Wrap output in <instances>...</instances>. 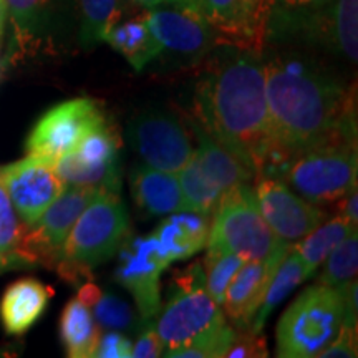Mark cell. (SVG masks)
I'll return each mask as SVG.
<instances>
[{
  "label": "cell",
  "instance_id": "cell-13",
  "mask_svg": "<svg viewBox=\"0 0 358 358\" xmlns=\"http://www.w3.org/2000/svg\"><path fill=\"white\" fill-rule=\"evenodd\" d=\"M169 259L153 234L133 237L120 245L115 279L136 302L143 320H155L161 308V274Z\"/></svg>",
  "mask_w": 358,
  "mask_h": 358
},
{
  "label": "cell",
  "instance_id": "cell-26",
  "mask_svg": "<svg viewBox=\"0 0 358 358\" xmlns=\"http://www.w3.org/2000/svg\"><path fill=\"white\" fill-rule=\"evenodd\" d=\"M353 231H357L355 224L337 216L330 221H324L319 227L297 241V244H292L302 259L307 275L315 274L327 256Z\"/></svg>",
  "mask_w": 358,
  "mask_h": 358
},
{
  "label": "cell",
  "instance_id": "cell-35",
  "mask_svg": "<svg viewBox=\"0 0 358 358\" xmlns=\"http://www.w3.org/2000/svg\"><path fill=\"white\" fill-rule=\"evenodd\" d=\"M275 0H243L244 27L248 47L252 50H264L266 30Z\"/></svg>",
  "mask_w": 358,
  "mask_h": 358
},
{
  "label": "cell",
  "instance_id": "cell-42",
  "mask_svg": "<svg viewBox=\"0 0 358 358\" xmlns=\"http://www.w3.org/2000/svg\"><path fill=\"white\" fill-rule=\"evenodd\" d=\"M101 292H103V290L98 287V285H95L93 282L88 280V282H83V284L80 285L77 299L82 303H85V306H87L88 308H92L93 303H95L98 299H100Z\"/></svg>",
  "mask_w": 358,
  "mask_h": 358
},
{
  "label": "cell",
  "instance_id": "cell-15",
  "mask_svg": "<svg viewBox=\"0 0 358 358\" xmlns=\"http://www.w3.org/2000/svg\"><path fill=\"white\" fill-rule=\"evenodd\" d=\"M0 185L27 226L37 222L65 187L57 176L53 161L32 155L0 168Z\"/></svg>",
  "mask_w": 358,
  "mask_h": 358
},
{
  "label": "cell",
  "instance_id": "cell-41",
  "mask_svg": "<svg viewBox=\"0 0 358 358\" xmlns=\"http://www.w3.org/2000/svg\"><path fill=\"white\" fill-rule=\"evenodd\" d=\"M338 203V216L347 219L348 222L358 226V194L357 187L352 189L348 194L343 196L342 199L337 201Z\"/></svg>",
  "mask_w": 358,
  "mask_h": 358
},
{
  "label": "cell",
  "instance_id": "cell-2",
  "mask_svg": "<svg viewBox=\"0 0 358 358\" xmlns=\"http://www.w3.org/2000/svg\"><path fill=\"white\" fill-rule=\"evenodd\" d=\"M227 47L196 85L192 118L254 178L271 176L274 146L262 50Z\"/></svg>",
  "mask_w": 358,
  "mask_h": 358
},
{
  "label": "cell",
  "instance_id": "cell-16",
  "mask_svg": "<svg viewBox=\"0 0 358 358\" xmlns=\"http://www.w3.org/2000/svg\"><path fill=\"white\" fill-rule=\"evenodd\" d=\"M10 27L7 58L20 62L52 43L64 0H6Z\"/></svg>",
  "mask_w": 358,
  "mask_h": 358
},
{
  "label": "cell",
  "instance_id": "cell-8",
  "mask_svg": "<svg viewBox=\"0 0 358 358\" xmlns=\"http://www.w3.org/2000/svg\"><path fill=\"white\" fill-rule=\"evenodd\" d=\"M282 243L259 211L252 182L224 192L209 222L208 252H231L245 261H262Z\"/></svg>",
  "mask_w": 358,
  "mask_h": 358
},
{
  "label": "cell",
  "instance_id": "cell-22",
  "mask_svg": "<svg viewBox=\"0 0 358 358\" xmlns=\"http://www.w3.org/2000/svg\"><path fill=\"white\" fill-rule=\"evenodd\" d=\"M103 42L127 58V62L140 73L151 62L163 55V47L148 27L143 17L129 19L113 25Z\"/></svg>",
  "mask_w": 358,
  "mask_h": 358
},
{
  "label": "cell",
  "instance_id": "cell-5",
  "mask_svg": "<svg viewBox=\"0 0 358 358\" xmlns=\"http://www.w3.org/2000/svg\"><path fill=\"white\" fill-rule=\"evenodd\" d=\"M345 313L342 289L315 284L287 307L275 329V355L315 358L334 342Z\"/></svg>",
  "mask_w": 358,
  "mask_h": 358
},
{
  "label": "cell",
  "instance_id": "cell-20",
  "mask_svg": "<svg viewBox=\"0 0 358 358\" xmlns=\"http://www.w3.org/2000/svg\"><path fill=\"white\" fill-rule=\"evenodd\" d=\"M187 129L196 140L194 158L206 176L216 185L222 194L232 187L254 181V173L224 150L194 118H187Z\"/></svg>",
  "mask_w": 358,
  "mask_h": 358
},
{
  "label": "cell",
  "instance_id": "cell-24",
  "mask_svg": "<svg viewBox=\"0 0 358 358\" xmlns=\"http://www.w3.org/2000/svg\"><path fill=\"white\" fill-rule=\"evenodd\" d=\"M307 279L308 275L306 272V267H303L302 259L299 256V252L295 250L294 245H290L289 252L285 254V257L282 259L279 266H277L274 275H272L271 282H268L266 295H264L261 306L257 308V313L256 317H254L249 330H252V332H262L264 325H266L271 313L289 297V294L292 292L297 285H301L302 282Z\"/></svg>",
  "mask_w": 358,
  "mask_h": 358
},
{
  "label": "cell",
  "instance_id": "cell-6",
  "mask_svg": "<svg viewBox=\"0 0 358 358\" xmlns=\"http://www.w3.org/2000/svg\"><path fill=\"white\" fill-rule=\"evenodd\" d=\"M155 319V329L163 343V355L229 325L221 307L206 290L204 268L199 261L185 271H176L171 297L166 306L159 308Z\"/></svg>",
  "mask_w": 358,
  "mask_h": 358
},
{
  "label": "cell",
  "instance_id": "cell-44",
  "mask_svg": "<svg viewBox=\"0 0 358 358\" xmlns=\"http://www.w3.org/2000/svg\"><path fill=\"white\" fill-rule=\"evenodd\" d=\"M134 6H140L145 8H153L159 6H173V3H179V6H196V0H129Z\"/></svg>",
  "mask_w": 358,
  "mask_h": 358
},
{
  "label": "cell",
  "instance_id": "cell-46",
  "mask_svg": "<svg viewBox=\"0 0 358 358\" xmlns=\"http://www.w3.org/2000/svg\"><path fill=\"white\" fill-rule=\"evenodd\" d=\"M3 271H8V268H7V266H6V264H3L2 261H0V274H2V272Z\"/></svg>",
  "mask_w": 358,
  "mask_h": 358
},
{
  "label": "cell",
  "instance_id": "cell-37",
  "mask_svg": "<svg viewBox=\"0 0 358 358\" xmlns=\"http://www.w3.org/2000/svg\"><path fill=\"white\" fill-rule=\"evenodd\" d=\"M227 358H266L268 357L267 340L261 332L252 330H236L229 348H227Z\"/></svg>",
  "mask_w": 358,
  "mask_h": 358
},
{
  "label": "cell",
  "instance_id": "cell-31",
  "mask_svg": "<svg viewBox=\"0 0 358 358\" xmlns=\"http://www.w3.org/2000/svg\"><path fill=\"white\" fill-rule=\"evenodd\" d=\"M317 284L342 287L357 279L358 271V236L357 231L348 234L325 259Z\"/></svg>",
  "mask_w": 358,
  "mask_h": 358
},
{
  "label": "cell",
  "instance_id": "cell-18",
  "mask_svg": "<svg viewBox=\"0 0 358 358\" xmlns=\"http://www.w3.org/2000/svg\"><path fill=\"white\" fill-rule=\"evenodd\" d=\"M129 189L138 209L146 216H169L185 211L176 173L136 163L129 169Z\"/></svg>",
  "mask_w": 358,
  "mask_h": 358
},
{
  "label": "cell",
  "instance_id": "cell-14",
  "mask_svg": "<svg viewBox=\"0 0 358 358\" xmlns=\"http://www.w3.org/2000/svg\"><path fill=\"white\" fill-rule=\"evenodd\" d=\"M252 187L264 221L285 243H297L327 221L325 211L294 192L280 179L257 176Z\"/></svg>",
  "mask_w": 358,
  "mask_h": 358
},
{
  "label": "cell",
  "instance_id": "cell-7",
  "mask_svg": "<svg viewBox=\"0 0 358 358\" xmlns=\"http://www.w3.org/2000/svg\"><path fill=\"white\" fill-rule=\"evenodd\" d=\"M357 140L330 138L290 161L280 179L312 204L337 203L357 187Z\"/></svg>",
  "mask_w": 358,
  "mask_h": 358
},
{
  "label": "cell",
  "instance_id": "cell-33",
  "mask_svg": "<svg viewBox=\"0 0 358 358\" xmlns=\"http://www.w3.org/2000/svg\"><path fill=\"white\" fill-rule=\"evenodd\" d=\"M92 313L101 329L116 332H133L145 322L128 302L108 292H101L100 299L92 306Z\"/></svg>",
  "mask_w": 358,
  "mask_h": 358
},
{
  "label": "cell",
  "instance_id": "cell-28",
  "mask_svg": "<svg viewBox=\"0 0 358 358\" xmlns=\"http://www.w3.org/2000/svg\"><path fill=\"white\" fill-rule=\"evenodd\" d=\"M196 7L216 30L221 45L249 48L245 40L243 0H196Z\"/></svg>",
  "mask_w": 358,
  "mask_h": 358
},
{
  "label": "cell",
  "instance_id": "cell-12",
  "mask_svg": "<svg viewBox=\"0 0 358 358\" xmlns=\"http://www.w3.org/2000/svg\"><path fill=\"white\" fill-rule=\"evenodd\" d=\"M101 120L105 116L100 106L88 96L58 103L35 123L25 143L27 155L55 163L58 158L73 151L85 134Z\"/></svg>",
  "mask_w": 358,
  "mask_h": 358
},
{
  "label": "cell",
  "instance_id": "cell-21",
  "mask_svg": "<svg viewBox=\"0 0 358 358\" xmlns=\"http://www.w3.org/2000/svg\"><path fill=\"white\" fill-rule=\"evenodd\" d=\"M209 234V216L179 211L169 214L156 227L153 236L158 239L169 262L185 261L206 248Z\"/></svg>",
  "mask_w": 358,
  "mask_h": 358
},
{
  "label": "cell",
  "instance_id": "cell-45",
  "mask_svg": "<svg viewBox=\"0 0 358 358\" xmlns=\"http://www.w3.org/2000/svg\"><path fill=\"white\" fill-rule=\"evenodd\" d=\"M7 25V6L6 0H0V42H2L3 32H6Z\"/></svg>",
  "mask_w": 358,
  "mask_h": 358
},
{
  "label": "cell",
  "instance_id": "cell-19",
  "mask_svg": "<svg viewBox=\"0 0 358 358\" xmlns=\"http://www.w3.org/2000/svg\"><path fill=\"white\" fill-rule=\"evenodd\" d=\"M53 290L35 277H24L12 282L0 299V322L12 337H20L32 329L47 310Z\"/></svg>",
  "mask_w": 358,
  "mask_h": 358
},
{
  "label": "cell",
  "instance_id": "cell-39",
  "mask_svg": "<svg viewBox=\"0 0 358 358\" xmlns=\"http://www.w3.org/2000/svg\"><path fill=\"white\" fill-rule=\"evenodd\" d=\"M133 352V342L127 335L116 330H108V332L100 334L98 338L95 353L93 357L98 358H129Z\"/></svg>",
  "mask_w": 358,
  "mask_h": 358
},
{
  "label": "cell",
  "instance_id": "cell-1",
  "mask_svg": "<svg viewBox=\"0 0 358 358\" xmlns=\"http://www.w3.org/2000/svg\"><path fill=\"white\" fill-rule=\"evenodd\" d=\"M266 100L274 166L280 179L295 156L330 138L357 140L355 87L348 88L320 58L295 48L264 53Z\"/></svg>",
  "mask_w": 358,
  "mask_h": 358
},
{
  "label": "cell",
  "instance_id": "cell-3",
  "mask_svg": "<svg viewBox=\"0 0 358 358\" xmlns=\"http://www.w3.org/2000/svg\"><path fill=\"white\" fill-rule=\"evenodd\" d=\"M272 42L315 48L357 64L358 0H330L312 8H272L266 45Z\"/></svg>",
  "mask_w": 358,
  "mask_h": 358
},
{
  "label": "cell",
  "instance_id": "cell-25",
  "mask_svg": "<svg viewBox=\"0 0 358 358\" xmlns=\"http://www.w3.org/2000/svg\"><path fill=\"white\" fill-rule=\"evenodd\" d=\"M55 173L65 186H85L98 191H122V166L113 164H87L77 156L66 153L55 163Z\"/></svg>",
  "mask_w": 358,
  "mask_h": 358
},
{
  "label": "cell",
  "instance_id": "cell-32",
  "mask_svg": "<svg viewBox=\"0 0 358 358\" xmlns=\"http://www.w3.org/2000/svg\"><path fill=\"white\" fill-rule=\"evenodd\" d=\"M245 259L231 252H208L204 257V279L206 290L219 307L222 306L224 295L229 287Z\"/></svg>",
  "mask_w": 358,
  "mask_h": 358
},
{
  "label": "cell",
  "instance_id": "cell-30",
  "mask_svg": "<svg viewBox=\"0 0 358 358\" xmlns=\"http://www.w3.org/2000/svg\"><path fill=\"white\" fill-rule=\"evenodd\" d=\"M70 153L87 164L120 163V140L105 118L90 129Z\"/></svg>",
  "mask_w": 358,
  "mask_h": 358
},
{
  "label": "cell",
  "instance_id": "cell-47",
  "mask_svg": "<svg viewBox=\"0 0 358 358\" xmlns=\"http://www.w3.org/2000/svg\"><path fill=\"white\" fill-rule=\"evenodd\" d=\"M7 268H8V267H7Z\"/></svg>",
  "mask_w": 358,
  "mask_h": 358
},
{
  "label": "cell",
  "instance_id": "cell-29",
  "mask_svg": "<svg viewBox=\"0 0 358 358\" xmlns=\"http://www.w3.org/2000/svg\"><path fill=\"white\" fill-rule=\"evenodd\" d=\"M176 176L185 199V211L211 216L219 204L222 191L206 176L194 155L179 169Z\"/></svg>",
  "mask_w": 358,
  "mask_h": 358
},
{
  "label": "cell",
  "instance_id": "cell-43",
  "mask_svg": "<svg viewBox=\"0 0 358 358\" xmlns=\"http://www.w3.org/2000/svg\"><path fill=\"white\" fill-rule=\"evenodd\" d=\"M330 0H275L274 8H312L329 3Z\"/></svg>",
  "mask_w": 358,
  "mask_h": 358
},
{
  "label": "cell",
  "instance_id": "cell-9",
  "mask_svg": "<svg viewBox=\"0 0 358 358\" xmlns=\"http://www.w3.org/2000/svg\"><path fill=\"white\" fill-rule=\"evenodd\" d=\"M98 192L93 187L65 186L37 222L24 224L17 256L25 268L43 266L55 271L71 227Z\"/></svg>",
  "mask_w": 358,
  "mask_h": 358
},
{
  "label": "cell",
  "instance_id": "cell-23",
  "mask_svg": "<svg viewBox=\"0 0 358 358\" xmlns=\"http://www.w3.org/2000/svg\"><path fill=\"white\" fill-rule=\"evenodd\" d=\"M60 338L66 357L90 358L95 353L100 327L90 308L77 297L66 303L60 317Z\"/></svg>",
  "mask_w": 358,
  "mask_h": 358
},
{
  "label": "cell",
  "instance_id": "cell-4",
  "mask_svg": "<svg viewBox=\"0 0 358 358\" xmlns=\"http://www.w3.org/2000/svg\"><path fill=\"white\" fill-rule=\"evenodd\" d=\"M128 231V213L120 192H98L71 227L55 267L57 274L80 287L92 279L93 268L113 257Z\"/></svg>",
  "mask_w": 358,
  "mask_h": 358
},
{
  "label": "cell",
  "instance_id": "cell-40",
  "mask_svg": "<svg viewBox=\"0 0 358 358\" xmlns=\"http://www.w3.org/2000/svg\"><path fill=\"white\" fill-rule=\"evenodd\" d=\"M150 322L151 320L143 322L136 342L133 343L131 357H136V358L163 357V343H161L159 335H158V332H156L155 324L151 325Z\"/></svg>",
  "mask_w": 358,
  "mask_h": 358
},
{
  "label": "cell",
  "instance_id": "cell-34",
  "mask_svg": "<svg viewBox=\"0 0 358 358\" xmlns=\"http://www.w3.org/2000/svg\"><path fill=\"white\" fill-rule=\"evenodd\" d=\"M22 232L24 222L19 221L6 189L0 185V261L8 268H25L17 256Z\"/></svg>",
  "mask_w": 358,
  "mask_h": 358
},
{
  "label": "cell",
  "instance_id": "cell-17",
  "mask_svg": "<svg viewBox=\"0 0 358 358\" xmlns=\"http://www.w3.org/2000/svg\"><path fill=\"white\" fill-rule=\"evenodd\" d=\"M290 243H282L274 252L262 261H245L237 271L234 279L224 295V315L232 322L236 330H249L261 306L274 271L285 254L289 252Z\"/></svg>",
  "mask_w": 358,
  "mask_h": 358
},
{
  "label": "cell",
  "instance_id": "cell-11",
  "mask_svg": "<svg viewBox=\"0 0 358 358\" xmlns=\"http://www.w3.org/2000/svg\"><path fill=\"white\" fill-rule=\"evenodd\" d=\"M143 19L166 52L179 62L196 64L221 43L213 25L196 6H159L146 8Z\"/></svg>",
  "mask_w": 358,
  "mask_h": 358
},
{
  "label": "cell",
  "instance_id": "cell-10",
  "mask_svg": "<svg viewBox=\"0 0 358 358\" xmlns=\"http://www.w3.org/2000/svg\"><path fill=\"white\" fill-rule=\"evenodd\" d=\"M129 146L143 163L163 171L178 173L194 155L192 136L186 124L166 110H145L129 120Z\"/></svg>",
  "mask_w": 358,
  "mask_h": 358
},
{
  "label": "cell",
  "instance_id": "cell-36",
  "mask_svg": "<svg viewBox=\"0 0 358 358\" xmlns=\"http://www.w3.org/2000/svg\"><path fill=\"white\" fill-rule=\"evenodd\" d=\"M236 329L227 325L226 329L219 332L208 335V337L198 340V342L189 343V345L174 348L164 353V357L171 358H222L229 348L232 337H234Z\"/></svg>",
  "mask_w": 358,
  "mask_h": 358
},
{
  "label": "cell",
  "instance_id": "cell-38",
  "mask_svg": "<svg viewBox=\"0 0 358 358\" xmlns=\"http://www.w3.org/2000/svg\"><path fill=\"white\" fill-rule=\"evenodd\" d=\"M357 325L345 324L342 322L340 332L334 342L329 347L320 352L319 358H350L357 357V343H358V334Z\"/></svg>",
  "mask_w": 358,
  "mask_h": 358
},
{
  "label": "cell",
  "instance_id": "cell-27",
  "mask_svg": "<svg viewBox=\"0 0 358 358\" xmlns=\"http://www.w3.org/2000/svg\"><path fill=\"white\" fill-rule=\"evenodd\" d=\"M78 15V40L83 48H93L105 40L113 25L122 20L124 0H73Z\"/></svg>",
  "mask_w": 358,
  "mask_h": 358
}]
</instances>
